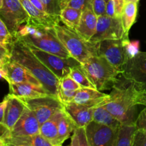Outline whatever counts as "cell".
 <instances>
[{
  "label": "cell",
  "mask_w": 146,
  "mask_h": 146,
  "mask_svg": "<svg viewBox=\"0 0 146 146\" xmlns=\"http://www.w3.org/2000/svg\"><path fill=\"white\" fill-rule=\"evenodd\" d=\"M68 76L71 78H72L77 84H79L81 88H96L94 84L91 83V81H90L89 78L86 74L85 71H84L81 64L72 67L71 68Z\"/></svg>",
  "instance_id": "28"
},
{
  "label": "cell",
  "mask_w": 146,
  "mask_h": 146,
  "mask_svg": "<svg viewBox=\"0 0 146 146\" xmlns=\"http://www.w3.org/2000/svg\"><path fill=\"white\" fill-rule=\"evenodd\" d=\"M76 131L78 133L79 146H90L88 139H87L85 128H76Z\"/></svg>",
  "instance_id": "37"
},
{
  "label": "cell",
  "mask_w": 146,
  "mask_h": 146,
  "mask_svg": "<svg viewBox=\"0 0 146 146\" xmlns=\"http://www.w3.org/2000/svg\"><path fill=\"white\" fill-rule=\"evenodd\" d=\"M0 18L14 37L20 27L30 20L20 0H3L2 7L0 9Z\"/></svg>",
  "instance_id": "6"
},
{
  "label": "cell",
  "mask_w": 146,
  "mask_h": 146,
  "mask_svg": "<svg viewBox=\"0 0 146 146\" xmlns=\"http://www.w3.org/2000/svg\"><path fill=\"white\" fill-rule=\"evenodd\" d=\"M93 11L97 17L106 15V3L104 0H92Z\"/></svg>",
  "instance_id": "34"
},
{
  "label": "cell",
  "mask_w": 146,
  "mask_h": 146,
  "mask_svg": "<svg viewBox=\"0 0 146 146\" xmlns=\"http://www.w3.org/2000/svg\"><path fill=\"white\" fill-rule=\"evenodd\" d=\"M125 39H106L96 43L97 55L105 58L111 65L122 71L128 60L124 43Z\"/></svg>",
  "instance_id": "10"
},
{
  "label": "cell",
  "mask_w": 146,
  "mask_h": 146,
  "mask_svg": "<svg viewBox=\"0 0 146 146\" xmlns=\"http://www.w3.org/2000/svg\"><path fill=\"white\" fill-rule=\"evenodd\" d=\"M124 43H125V51H126L128 59L135 56L138 53H139L140 43L138 41H131L129 38H127L125 40Z\"/></svg>",
  "instance_id": "33"
},
{
  "label": "cell",
  "mask_w": 146,
  "mask_h": 146,
  "mask_svg": "<svg viewBox=\"0 0 146 146\" xmlns=\"http://www.w3.org/2000/svg\"><path fill=\"white\" fill-rule=\"evenodd\" d=\"M139 91L133 83L120 81L113 87L108 102L104 106L121 124H135V108Z\"/></svg>",
  "instance_id": "3"
},
{
  "label": "cell",
  "mask_w": 146,
  "mask_h": 146,
  "mask_svg": "<svg viewBox=\"0 0 146 146\" xmlns=\"http://www.w3.org/2000/svg\"></svg>",
  "instance_id": "55"
},
{
  "label": "cell",
  "mask_w": 146,
  "mask_h": 146,
  "mask_svg": "<svg viewBox=\"0 0 146 146\" xmlns=\"http://www.w3.org/2000/svg\"><path fill=\"white\" fill-rule=\"evenodd\" d=\"M61 10L70 7L84 11L87 9H93L92 0H61Z\"/></svg>",
  "instance_id": "30"
},
{
  "label": "cell",
  "mask_w": 146,
  "mask_h": 146,
  "mask_svg": "<svg viewBox=\"0 0 146 146\" xmlns=\"http://www.w3.org/2000/svg\"><path fill=\"white\" fill-rule=\"evenodd\" d=\"M14 38L22 40L28 45L64 57L70 58L69 53L57 36L54 27H45L29 21L20 27Z\"/></svg>",
  "instance_id": "2"
},
{
  "label": "cell",
  "mask_w": 146,
  "mask_h": 146,
  "mask_svg": "<svg viewBox=\"0 0 146 146\" xmlns=\"http://www.w3.org/2000/svg\"><path fill=\"white\" fill-rule=\"evenodd\" d=\"M3 66H4V63H2L1 61H0V70L3 68Z\"/></svg>",
  "instance_id": "49"
},
{
  "label": "cell",
  "mask_w": 146,
  "mask_h": 146,
  "mask_svg": "<svg viewBox=\"0 0 146 146\" xmlns=\"http://www.w3.org/2000/svg\"><path fill=\"white\" fill-rule=\"evenodd\" d=\"M106 15L108 16V17H117L116 14H115V5H114L113 0H110L108 3H106Z\"/></svg>",
  "instance_id": "39"
},
{
  "label": "cell",
  "mask_w": 146,
  "mask_h": 146,
  "mask_svg": "<svg viewBox=\"0 0 146 146\" xmlns=\"http://www.w3.org/2000/svg\"><path fill=\"white\" fill-rule=\"evenodd\" d=\"M6 144L27 146H52L53 144L40 133L20 137H8L4 138Z\"/></svg>",
  "instance_id": "22"
},
{
  "label": "cell",
  "mask_w": 146,
  "mask_h": 146,
  "mask_svg": "<svg viewBox=\"0 0 146 146\" xmlns=\"http://www.w3.org/2000/svg\"><path fill=\"white\" fill-rule=\"evenodd\" d=\"M6 146H8V145H6Z\"/></svg>",
  "instance_id": "54"
},
{
  "label": "cell",
  "mask_w": 146,
  "mask_h": 146,
  "mask_svg": "<svg viewBox=\"0 0 146 146\" xmlns=\"http://www.w3.org/2000/svg\"><path fill=\"white\" fill-rule=\"evenodd\" d=\"M2 4H3V0H0V9H1V7H2Z\"/></svg>",
  "instance_id": "50"
},
{
  "label": "cell",
  "mask_w": 146,
  "mask_h": 146,
  "mask_svg": "<svg viewBox=\"0 0 146 146\" xmlns=\"http://www.w3.org/2000/svg\"><path fill=\"white\" fill-rule=\"evenodd\" d=\"M93 121L113 128H120L121 123L115 118L104 106L94 108Z\"/></svg>",
  "instance_id": "23"
},
{
  "label": "cell",
  "mask_w": 146,
  "mask_h": 146,
  "mask_svg": "<svg viewBox=\"0 0 146 146\" xmlns=\"http://www.w3.org/2000/svg\"><path fill=\"white\" fill-rule=\"evenodd\" d=\"M8 60H9V53L4 48H0V61L4 64Z\"/></svg>",
  "instance_id": "41"
},
{
  "label": "cell",
  "mask_w": 146,
  "mask_h": 146,
  "mask_svg": "<svg viewBox=\"0 0 146 146\" xmlns=\"http://www.w3.org/2000/svg\"><path fill=\"white\" fill-rule=\"evenodd\" d=\"M8 146H27V145H14V144H7Z\"/></svg>",
  "instance_id": "48"
},
{
  "label": "cell",
  "mask_w": 146,
  "mask_h": 146,
  "mask_svg": "<svg viewBox=\"0 0 146 146\" xmlns=\"http://www.w3.org/2000/svg\"><path fill=\"white\" fill-rule=\"evenodd\" d=\"M98 17L93 9H87L82 11L79 24L75 31L86 41H89L96 31Z\"/></svg>",
  "instance_id": "20"
},
{
  "label": "cell",
  "mask_w": 146,
  "mask_h": 146,
  "mask_svg": "<svg viewBox=\"0 0 146 146\" xmlns=\"http://www.w3.org/2000/svg\"><path fill=\"white\" fill-rule=\"evenodd\" d=\"M104 1H105V2H106V3H108V1H110V0H104Z\"/></svg>",
  "instance_id": "52"
},
{
  "label": "cell",
  "mask_w": 146,
  "mask_h": 146,
  "mask_svg": "<svg viewBox=\"0 0 146 146\" xmlns=\"http://www.w3.org/2000/svg\"><path fill=\"white\" fill-rule=\"evenodd\" d=\"M128 38L123 26L121 17H111L107 15L98 17L96 31L90 42L96 44L106 39H125Z\"/></svg>",
  "instance_id": "7"
},
{
  "label": "cell",
  "mask_w": 146,
  "mask_h": 146,
  "mask_svg": "<svg viewBox=\"0 0 146 146\" xmlns=\"http://www.w3.org/2000/svg\"><path fill=\"white\" fill-rule=\"evenodd\" d=\"M28 45V44H27ZM33 54L58 78L61 79L64 77L69 75L72 67L80 65V63L72 57L64 58L46 51L37 48L33 46L28 45Z\"/></svg>",
  "instance_id": "8"
},
{
  "label": "cell",
  "mask_w": 146,
  "mask_h": 146,
  "mask_svg": "<svg viewBox=\"0 0 146 146\" xmlns=\"http://www.w3.org/2000/svg\"><path fill=\"white\" fill-rule=\"evenodd\" d=\"M0 48H3V47H1V46H0Z\"/></svg>",
  "instance_id": "53"
},
{
  "label": "cell",
  "mask_w": 146,
  "mask_h": 146,
  "mask_svg": "<svg viewBox=\"0 0 146 146\" xmlns=\"http://www.w3.org/2000/svg\"><path fill=\"white\" fill-rule=\"evenodd\" d=\"M6 145H7V144H6L4 138L0 137V146H6Z\"/></svg>",
  "instance_id": "46"
},
{
  "label": "cell",
  "mask_w": 146,
  "mask_h": 146,
  "mask_svg": "<svg viewBox=\"0 0 146 146\" xmlns=\"http://www.w3.org/2000/svg\"><path fill=\"white\" fill-rule=\"evenodd\" d=\"M135 125L137 130L146 132V106L135 119Z\"/></svg>",
  "instance_id": "36"
},
{
  "label": "cell",
  "mask_w": 146,
  "mask_h": 146,
  "mask_svg": "<svg viewBox=\"0 0 146 146\" xmlns=\"http://www.w3.org/2000/svg\"><path fill=\"white\" fill-rule=\"evenodd\" d=\"M9 133V130L7 128L4 123H0V137L3 138H5L8 135Z\"/></svg>",
  "instance_id": "43"
},
{
  "label": "cell",
  "mask_w": 146,
  "mask_h": 146,
  "mask_svg": "<svg viewBox=\"0 0 146 146\" xmlns=\"http://www.w3.org/2000/svg\"><path fill=\"white\" fill-rule=\"evenodd\" d=\"M14 37L8 29L4 21L0 18V46L9 53Z\"/></svg>",
  "instance_id": "29"
},
{
  "label": "cell",
  "mask_w": 146,
  "mask_h": 146,
  "mask_svg": "<svg viewBox=\"0 0 146 146\" xmlns=\"http://www.w3.org/2000/svg\"><path fill=\"white\" fill-rule=\"evenodd\" d=\"M85 130L90 146H116L119 128H113L92 121Z\"/></svg>",
  "instance_id": "11"
},
{
  "label": "cell",
  "mask_w": 146,
  "mask_h": 146,
  "mask_svg": "<svg viewBox=\"0 0 146 146\" xmlns=\"http://www.w3.org/2000/svg\"><path fill=\"white\" fill-rule=\"evenodd\" d=\"M52 146H62V145H59V144H56V145H53Z\"/></svg>",
  "instance_id": "51"
},
{
  "label": "cell",
  "mask_w": 146,
  "mask_h": 146,
  "mask_svg": "<svg viewBox=\"0 0 146 146\" xmlns=\"http://www.w3.org/2000/svg\"><path fill=\"white\" fill-rule=\"evenodd\" d=\"M136 130L135 124H122L118 131L116 146H132Z\"/></svg>",
  "instance_id": "27"
},
{
  "label": "cell",
  "mask_w": 146,
  "mask_h": 146,
  "mask_svg": "<svg viewBox=\"0 0 146 146\" xmlns=\"http://www.w3.org/2000/svg\"><path fill=\"white\" fill-rule=\"evenodd\" d=\"M132 146H146V132L136 130L134 134Z\"/></svg>",
  "instance_id": "35"
},
{
  "label": "cell",
  "mask_w": 146,
  "mask_h": 146,
  "mask_svg": "<svg viewBox=\"0 0 146 146\" xmlns=\"http://www.w3.org/2000/svg\"><path fill=\"white\" fill-rule=\"evenodd\" d=\"M81 65L96 89L100 91L112 89L119 81L118 76L122 75V71L100 56H93Z\"/></svg>",
  "instance_id": "4"
},
{
  "label": "cell",
  "mask_w": 146,
  "mask_h": 146,
  "mask_svg": "<svg viewBox=\"0 0 146 146\" xmlns=\"http://www.w3.org/2000/svg\"><path fill=\"white\" fill-rule=\"evenodd\" d=\"M0 75L9 84L29 83L42 86L40 81L27 68L12 60L9 59L4 63L3 68L0 70Z\"/></svg>",
  "instance_id": "13"
},
{
  "label": "cell",
  "mask_w": 146,
  "mask_h": 146,
  "mask_svg": "<svg viewBox=\"0 0 146 146\" xmlns=\"http://www.w3.org/2000/svg\"><path fill=\"white\" fill-rule=\"evenodd\" d=\"M64 113V108L57 111L53 116L40 125L39 133L51 142L53 145L57 144L58 122Z\"/></svg>",
  "instance_id": "21"
},
{
  "label": "cell",
  "mask_w": 146,
  "mask_h": 146,
  "mask_svg": "<svg viewBox=\"0 0 146 146\" xmlns=\"http://www.w3.org/2000/svg\"><path fill=\"white\" fill-rule=\"evenodd\" d=\"M20 1L28 13L30 17L29 21L31 22L48 27H54L59 24L61 21L59 17L50 15L46 12L38 9L30 0H20Z\"/></svg>",
  "instance_id": "18"
},
{
  "label": "cell",
  "mask_w": 146,
  "mask_h": 146,
  "mask_svg": "<svg viewBox=\"0 0 146 146\" xmlns=\"http://www.w3.org/2000/svg\"><path fill=\"white\" fill-rule=\"evenodd\" d=\"M82 11L75 9L66 7L61 11L59 17L60 20L64 24V26L72 30H76L79 24Z\"/></svg>",
  "instance_id": "26"
},
{
  "label": "cell",
  "mask_w": 146,
  "mask_h": 146,
  "mask_svg": "<svg viewBox=\"0 0 146 146\" xmlns=\"http://www.w3.org/2000/svg\"><path fill=\"white\" fill-rule=\"evenodd\" d=\"M21 100L26 106L35 115L40 125L49 119L57 111L64 108L59 98L52 95Z\"/></svg>",
  "instance_id": "9"
},
{
  "label": "cell",
  "mask_w": 146,
  "mask_h": 146,
  "mask_svg": "<svg viewBox=\"0 0 146 146\" xmlns=\"http://www.w3.org/2000/svg\"><path fill=\"white\" fill-rule=\"evenodd\" d=\"M30 1H31L38 9L41 10V11H44V12H46V11L45 7H44V4H43L42 1H41V0H30Z\"/></svg>",
  "instance_id": "44"
},
{
  "label": "cell",
  "mask_w": 146,
  "mask_h": 146,
  "mask_svg": "<svg viewBox=\"0 0 146 146\" xmlns=\"http://www.w3.org/2000/svg\"><path fill=\"white\" fill-rule=\"evenodd\" d=\"M81 88V86L77 84L69 76H66L60 79L58 90H63L70 92H76Z\"/></svg>",
  "instance_id": "31"
},
{
  "label": "cell",
  "mask_w": 146,
  "mask_h": 146,
  "mask_svg": "<svg viewBox=\"0 0 146 146\" xmlns=\"http://www.w3.org/2000/svg\"><path fill=\"white\" fill-rule=\"evenodd\" d=\"M6 104H7V99L4 98L2 102L0 103V123H3V120H4Z\"/></svg>",
  "instance_id": "42"
},
{
  "label": "cell",
  "mask_w": 146,
  "mask_h": 146,
  "mask_svg": "<svg viewBox=\"0 0 146 146\" xmlns=\"http://www.w3.org/2000/svg\"><path fill=\"white\" fill-rule=\"evenodd\" d=\"M130 1H131V2L138 3L139 0H125V2H130Z\"/></svg>",
  "instance_id": "47"
},
{
  "label": "cell",
  "mask_w": 146,
  "mask_h": 146,
  "mask_svg": "<svg viewBox=\"0 0 146 146\" xmlns=\"http://www.w3.org/2000/svg\"><path fill=\"white\" fill-rule=\"evenodd\" d=\"M58 39L65 46L71 57L80 64L88 58L97 55V44H94L83 38L75 30L59 24L54 27Z\"/></svg>",
  "instance_id": "5"
},
{
  "label": "cell",
  "mask_w": 146,
  "mask_h": 146,
  "mask_svg": "<svg viewBox=\"0 0 146 146\" xmlns=\"http://www.w3.org/2000/svg\"><path fill=\"white\" fill-rule=\"evenodd\" d=\"M122 76L135 86L146 85V52L139 51L128 58L122 69Z\"/></svg>",
  "instance_id": "12"
},
{
  "label": "cell",
  "mask_w": 146,
  "mask_h": 146,
  "mask_svg": "<svg viewBox=\"0 0 146 146\" xmlns=\"http://www.w3.org/2000/svg\"><path fill=\"white\" fill-rule=\"evenodd\" d=\"M9 94L18 97L20 99L34 98L51 95L42 86L23 83V84H10Z\"/></svg>",
  "instance_id": "19"
},
{
  "label": "cell",
  "mask_w": 146,
  "mask_h": 146,
  "mask_svg": "<svg viewBox=\"0 0 146 146\" xmlns=\"http://www.w3.org/2000/svg\"><path fill=\"white\" fill-rule=\"evenodd\" d=\"M76 128V126L72 120L64 111V113L58 122L57 144L62 145L63 143L69 138L72 133H74Z\"/></svg>",
  "instance_id": "25"
},
{
  "label": "cell",
  "mask_w": 146,
  "mask_h": 146,
  "mask_svg": "<svg viewBox=\"0 0 146 146\" xmlns=\"http://www.w3.org/2000/svg\"><path fill=\"white\" fill-rule=\"evenodd\" d=\"M68 146H79V140H78V133H77L76 129L74 131V134H73L72 137H71V144Z\"/></svg>",
  "instance_id": "45"
},
{
  "label": "cell",
  "mask_w": 146,
  "mask_h": 146,
  "mask_svg": "<svg viewBox=\"0 0 146 146\" xmlns=\"http://www.w3.org/2000/svg\"></svg>",
  "instance_id": "56"
},
{
  "label": "cell",
  "mask_w": 146,
  "mask_h": 146,
  "mask_svg": "<svg viewBox=\"0 0 146 146\" xmlns=\"http://www.w3.org/2000/svg\"><path fill=\"white\" fill-rule=\"evenodd\" d=\"M5 98L7 99V104L3 123L10 131L21 116L27 106L22 100L12 94H9Z\"/></svg>",
  "instance_id": "17"
},
{
  "label": "cell",
  "mask_w": 146,
  "mask_h": 146,
  "mask_svg": "<svg viewBox=\"0 0 146 146\" xmlns=\"http://www.w3.org/2000/svg\"><path fill=\"white\" fill-rule=\"evenodd\" d=\"M114 5H115V14L117 17H121L123 9L125 5V0H113Z\"/></svg>",
  "instance_id": "40"
},
{
  "label": "cell",
  "mask_w": 146,
  "mask_h": 146,
  "mask_svg": "<svg viewBox=\"0 0 146 146\" xmlns=\"http://www.w3.org/2000/svg\"><path fill=\"white\" fill-rule=\"evenodd\" d=\"M39 130L40 124L38 120L35 115L27 107L21 116L6 138L36 135L39 133Z\"/></svg>",
  "instance_id": "14"
},
{
  "label": "cell",
  "mask_w": 146,
  "mask_h": 146,
  "mask_svg": "<svg viewBox=\"0 0 146 146\" xmlns=\"http://www.w3.org/2000/svg\"><path fill=\"white\" fill-rule=\"evenodd\" d=\"M63 106L64 111L72 120L76 128H86L93 121L94 108L79 105L73 101Z\"/></svg>",
  "instance_id": "16"
},
{
  "label": "cell",
  "mask_w": 146,
  "mask_h": 146,
  "mask_svg": "<svg viewBox=\"0 0 146 146\" xmlns=\"http://www.w3.org/2000/svg\"><path fill=\"white\" fill-rule=\"evenodd\" d=\"M136 88L139 91L138 100V105L146 106V85L140 87L136 86Z\"/></svg>",
  "instance_id": "38"
},
{
  "label": "cell",
  "mask_w": 146,
  "mask_h": 146,
  "mask_svg": "<svg viewBox=\"0 0 146 146\" xmlns=\"http://www.w3.org/2000/svg\"><path fill=\"white\" fill-rule=\"evenodd\" d=\"M46 8L47 14L59 17L61 11V0H41Z\"/></svg>",
  "instance_id": "32"
},
{
  "label": "cell",
  "mask_w": 146,
  "mask_h": 146,
  "mask_svg": "<svg viewBox=\"0 0 146 146\" xmlns=\"http://www.w3.org/2000/svg\"><path fill=\"white\" fill-rule=\"evenodd\" d=\"M109 98V94H104L96 88H81L77 91L73 102L90 108H95L105 105Z\"/></svg>",
  "instance_id": "15"
},
{
  "label": "cell",
  "mask_w": 146,
  "mask_h": 146,
  "mask_svg": "<svg viewBox=\"0 0 146 146\" xmlns=\"http://www.w3.org/2000/svg\"><path fill=\"white\" fill-rule=\"evenodd\" d=\"M138 14V3L125 2L121 14V20L125 33L128 34L130 29L136 20Z\"/></svg>",
  "instance_id": "24"
},
{
  "label": "cell",
  "mask_w": 146,
  "mask_h": 146,
  "mask_svg": "<svg viewBox=\"0 0 146 146\" xmlns=\"http://www.w3.org/2000/svg\"><path fill=\"white\" fill-rule=\"evenodd\" d=\"M9 59L27 68L48 94L58 98L59 78L33 54L29 46L20 38H14L9 51Z\"/></svg>",
  "instance_id": "1"
}]
</instances>
